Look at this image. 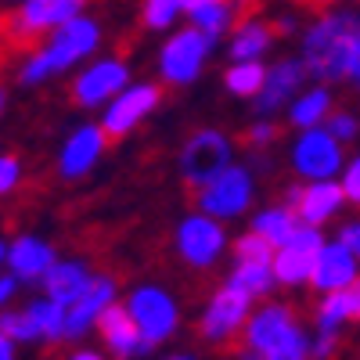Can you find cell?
I'll use <instances>...</instances> for the list:
<instances>
[{"mask_svg": "<svg viewBox=\"0 0 360 360\" xmlns=\"http://www.w3.org/2000/svg\"><path fill=\"white\" fill-rule=\"evenodd\" d=\"M94 332H98V339H101V346H105V353H108L112 360H137V356L148 353V346H144V339H141V332H137L130 310L123 307V299H119V303H112V307L101 314V321H98Z\"/></svg>", "mask_w": 360, "mask_h": 360, "instance_id": "21", "label": "cell"}, {"mask_svg": "<svg viewBox=\"0 0 360 360\" xmlns=\"http://www.w3.org/2000/svg\"><path fill=\"white\" fill-rule=\"evenodd\" d=\"M130 62L123 54H105V58H90L86 65H79L72 86H69V94L79 108H90V112H101L119 90H123L130 83Z\"/></svg>", "mask_w": 360, "mask_h": 360, "instance_id": "14", "label": "cell"}, {"mask_svg": "<svg viewBox=\"0 0 360 360\" xmlns=\"http://www.w3.org/2000/svg\"><path fill=\"white\" fill-rule=\"evenodd\" d=\"M231 259H274V245L256 231H242L231 238Z\"/></svg>", "mask_w": 360, "mask_h": 360, "instance_id": "32", "label": "cell"}, {"mask_svg": "<svg viewBox=\"0 0 360 360\" xmlns=\"http://www.w3.org/2000/svg\"><path fill=\"white\" fill-rule=\"evenodd\" d=\"M328 231L324 227H310V224H299V231L288 238L281 249H274V278H278V288L285 292H299V288H310V274H314V259H317V249L324 245Z\"/></svg>", "mask_w": 360, "mask_h": 360, "instance_id": "15", "label": "cell"}, {"mask_svg": "<svg viewBox=\"0 0 360 360\" xmlns=\"http://www.w3.org/2000/svg\"><path fill=\"white\" fill-rule=\"evenodd\" d=\"M58 259V249L40 234H18L8 242V270L22 281V285H40L44 274L54 266Z\"/></svg>", "mask_w": 360, "mask_h": 360, "instance_id": "22", "label": "cell"}, {"mask_svg": "<svg viewBox=\"0 0 360 360\" xmlns=\"http://www.w3.org/2000/svg\"><path fill=\"white\" fill-rule=\"evenodd\" d=\"M18 288H22V281L11 274V270H8V274H0V310H8V303L15 299Z\"/></svg>", "mask_w": 360, "mask_h": 360, "instance_id": "40", "label": "cell"}, {"mask_svg": "<svg viewBox=\"0 0 360 360\" xmlns=\"http://www.w3.org/2000/svg\"><path fill=\"white\" fill-rule=\"evenodd\" d=\"M0 360H15V342L0 332Z\"/></svg>", "mask_w": 360, "mask_h": 360, "instance_id": "43", "label": "cell"}, {"mask_svg": "<svg viewBox=\"0 0 360 360\" xmlns=\"http://www.w3.org/2000/svg\"><path fill=\"white\" fill-rule=\"evenodd\" d=\"M4 108H8V90L0 86V115H4Z\"/></svg>", "mask_w": 360, "mask_h": 360, "instance_id": "46", "label": "cell"}, {"mask_svg": "<svg viewBox=\"0 0 360 360\" xmlns=\"http://www.w3.org/2000/svg\"><path fill=\"white\" fill-rule=\"evenodd\" d=\"M8 263V242H0V266Z\"/></svg>", "mask_w": 360, "mask_h": 360, "instance_id": "47", "label": "cell"}, {"mask_svg": "<svg viewBox=\"0 0 360 360\" xmlns=\"http://www.w3.org/2000/svg\"><path fill=\"white\" fill-rule=\"evenodd\" d=\"M94 274H98V270H90V266H86V259H79V256H58V259H54V266L44 274L40 288H44V295H51V299H54V303L72 307L76 299L90 288Z\"/></svg>", "mask_w": 360, "mask_h": 360, "instance_id": "23", "label": "cell"}, {"mask_svg": "<svg viewBox=\"0 0 360 360\" xmlns=\"http://www.w3.org/2000/svg\"><path fill=\"white\" fill-rule=\"evenodd\" d=\"M281 202H288L299 213V220L310 224V227L339 224L346 205H349L339 176L335 180H295L292 176V184H285V191H281Z\"/></svg>", "mask_w": 360, "mask_h": 360, "instance_id": "13", "label": "cell"}, {"mask_svg": "<svg viewBox=\"0 0 360 360\" xmlns=\"http://www.w3.org/2000/svg\"><path fill=\"white\" fill-rule=\"evenodd\" d=\"M220 83H224V90L231 98L252 105L259 98L263 83H266V62H227Z\"/></svg>", "mask_w": 360, "mask_h": 360, "instance_id": "28", "label": "cell"}, {"mask_svg": "<svg viewBox=\"0 0 360 360\" xmlns=\"http://www.w3.org/2000/svg\"><path fill=\"white\" fill-rule=\"evenodd\" d=\"M252 310H256V299L224 278L213 292L205 295V303L195 317V332L209 349L231 353L238 346V339H242Z\"/></svg>", "mask_w": 360, "mask_h": 360, "instance_id": "6", "label": "cell"}, {"mask_svg": "<svg viewBox=\"0 0 360 360\" xmlns=\"http://www.w3.org/2000/svg\"><path fill=\"white\" fill-rule=\"evenodd\" d=\"M173 256L191 274H209L224 259H231V231L224 220L191 209L173 227Z\"/></svg>", "mask_w": 360, "mask_h": 360, "instance_id": "8", "label": "cell"}, {"mask_svg": "<svg viewBox=\"0 0 360 360\" xmlns=\"http://www.w3.org/2000/svg\"><path fill=\"white\" fill-rule=\"evenodd\" d=\"M162 98H166V86H162L159 79H130V83L101 108L98 123L105 127V134H108L112 141H123V137H130L134 130H141L148 119L162 108Z\"/></svg>", "mask_w": 360, "mask_h": 360, "instance_id": "12", "label": "cell"}, {"mask_svg": "<svg viewBox=\"0 0 360 360\" xmlns=\"http://www.w3.org/2000/svg\"><path fill=\"white\" fill-rule=\"evenodd\" d=\"M299 58L310 79L328 86H353L360 94V11L353 4L321 8L299 33Z\"/></svg>", "mask_w": 360, "mask_h": 360, "instance_id": "1", "label": "cell"}, {"mask_svg": "<svg viewBox=\"0 0 360 360\" xmlns=\"http://www.w3.org/2000/svg\"><path fill=\"white\" fill-rule=\"evenodd\" d=\"M346 144L328 130V127H310L295 130L288 144V169L295 180H335L346 166Z\"/></svg>", "mask_w": 360, "mask_h": 360, "instance_id": "11", "label": "cell"}, {"mask_svg": "<svg viewBox=\"0 0 360 360\" xmlns=\"http://www.w3.org/2000/svg\"><path fill=\"white\" fill-rule=\"evenodd\" d=\"M112 137L105 134L101 123H79L69 130V137L58 148V176L62 180H83L86 173H94V166L105 159Z\"/></svg>", "mask_w": 360, "mask_h": 360, "instance_id": "18", "label": "cell"}, {"mask_svg": "<svg viewBox=\"0 0 360 360\" xmlns=\"http://www.w3.org/2000/svg\"><path fill=\"white\" fill-rule=\"evenodd\" d=\"M339 184H342L349 205L360 209V152H353V155L346 159V166H342V173H339Z\"/></svg>", "mask_w": 360, "mask_h": 360, "instance_id": "36", "label": "cell"}, {"mask_svg": "<svg viewBox=\"0 0 360 360\" xmlns=\"http://www.w3.org/2000/svg\"><path fill=\"white\" fill-rule=\"evenodd\" d=\"M310 83V72H307V62L299 54H278L274 62L266 65V83L259 90V98L252 101V112L256 115H285V108L292 105V98L299 94Z\"/></svg>", "mask_w": 360, "mask_h": 360, "instance_id": "16", "label": "cell"}, {"mask_svg": "<svg viewBox=\"0 0 360 360\" xmlns=\"http://www.w3.org/2000/svg\"><path fill=\"white\" fill-rule=\"evenodd\" d=\"M162 360H202L198 353H184V349H180V353H166Z\"/></svg>", "mask_w": 360, "mask_h": 360, "instance_id": "45", "label": "cell"}, {"mask_svg": "<svg viewBox=\"0 0 360 360\" xmlns=\"http://www.w3.org/2000/svg\"><path fill=\"white\" fill-rule=\"evenodd\" d=\"M360 278V259L339 242V238H324V245L317 249L314 259V274H310V292L324 295V292H339L346 285H353Z\"/></svg>", "mask_w": 360, "mask_h": 360, "instance_id": "20", "label": "cell"}, {"mask_svg": "<svg viewBox=\"0 0 360 360\" xmlns=\"http://www.w3.org/2000/svg\"><path fill=\"white\" fill-rule=\"evenodd\" d=\"M123 307L130 310L148 353L169 346L180 335V328H184V307H180V299H176V292L169 285L141 281V285L127 288Z\"/></svg>", "mask_w": 360, "mask_h": 360, "instance_id": "4", "label": "cell"}, {"mask_svg": "<svg viewBox=\"0 0 360 360\" xmlns=\"http://www.w3.org/2000/svg\"><path fill=\"white\" fill-rule=\"evenodd\" d=\"M224 278L231 285H238L242 292H249L256 303H259V299H270V295L278 292V278H274L270 259H231Z\"/></svg>", "mask_w": 360, "mask_h": 360, "instance_id": "27", "label": "cell"}, {"mask_svg": "<svg viewBox=\"0 0 360 360\" xmlns=\"http://www.w3.org/2000/svg\"><path fill=\"white\" fill-rule=\"evenodd\" d=\"M25 307L33 310V317L40 324V335H44L47 346L65 342V307L62 303H54L51 295H37V299H29Z\"/></svg>", "mask_w": 360, "mask_h": 360, "instance_id": "29", "label": "cell"}, {"mask_svg": "<svg viewBox=\"0 0 360 360\" xmlns=\"http://www.w3.org/2000/svg\"><path fill=\"white\" fill-rule=\"evenodd\" d=\"M335 238H339V242H342L356 259H360V213H356V217H349V220H339Z\"/></svg>", "mask_w": 360, "mask_h": 360, "instance_id": "38", "label": "cell"}, {"mask_svg": "<svg viewBox=\"0 0 360 360\" xmlns=\"http://www.w3.org/2000/svg\"><path fill=\"white\" fill-rule=\"evenodd\" d=\"M231 360H314L310 324L288 299H259Z\"/></svg>", "mask_w": 360, "mask_h": 360, "instance_id": "2", "label": "cell"}, {"mask_svg": "<svg viewBox=\"0 0 360 360\" xmlns=\"http://www.w3.org/2000/svg\"><path fill=\"white\" fill-rule=\"evenodd\" d=\"M238 162V137L220 127H198L184 137L176 152V176L188 191H198L227 166Z\"/></svg>", "mask_w": 360, "mask_h": 360, "instance_id": "9", "label": "cell"}, {"mask_svg": "<svg viewBox=\"0 0 360 360\" xmlns=\"http://www.w3.org/2000/svg\"><path fill=\"white\" fill-rule=\"evenodd\" d=\"M335 108H339V105H335V86L310 79V83L292 98V105L285 108V123H288L292 130L324 127V123H328V115H332Z\"/></svg>", "mask_w": 360, "mask_h": 360, "instance_id": "24", "label": "cell"}, {"mask_svg": "<svg viewBox=\"0 0 360 360\" xmlns=\"http://www.w3.org/2000/svg\"><path fill=\"white\" fill-rule=\"evenodd\" d=\"M356 213H360V209H356Z\"/></svg>", "mask_w": 360, "mask_h": 360, "instance_id": "49", "label": "cell"}, {"mask_svg": "<svg viewBox=\"0 0 360 360\" xmlns=\"http://www.w3.org/2000/svg\"><path fill=\"white\" fill-rule=\"evenodd\" d=\"M299 213L288 205V202H270V205H259L252 209V217H249V231H256L259 238H266L274 249H281L288 238L299 231Z\"/></svg>", "mask_w": 360, "mask_h": 360, "instance_id": "26", "label": "cell"}, {"mask_svg": "<svg viewBox=\"0 0 360 360\" xmlns=\"http://www.w3.org/2000/svg\"><path fill=\"white\" fill-rule=\"evenodd\" d=\"M0 332H4L15 346H29V342H44L40 335V324L33 317V310L22 307V310H0Z\"/></svg>", "mask_w": 360, "mask_h": 360, "instance_id": "31", "label": "cell"}, {"mask_svg": "<svg viewBox=\"0 0 360 360\" xmlns=\"http://www.w3.org/2000/svg\"><path fill=\"white\" fill-rule=\"evenodd\" d=\"M90 0H18L11 11L0 15V47L4 51H29L47 33L69 18L83 15Z\"/></svg>", "mask_w": 360, "mask_h": 360, "instance_id": "5", "label": "cell"}, {"mask_svg": "<svg viewBox=\"0 0 360 360\" xmlns=\"http://www.w3.org/2000/svg\"><path fill=\"white\" fill-rule=\"evenodd\" d=\"M65 360H112L105 349H90V346H72L65 353Z\"/></svg>", "mask_w": 360, "mask_h": 360, "instance_id": "41", "label": "cell"}, {"mask_svg": "<svg viewBox=\"0 0 360 360\" xmlns=\"http://www.w3.org/2000/svg\"><path fill=\"white\" fill-rule=\"evenodd\" d=\"M8 4H18V0H8Z\"/></svg>", "mask_w": 360, "mask_h": 360, "instance_id": "48", "label": "cell"}, {"mask_svg": "<svg viewBox=\"0 0 360 360\" xmlns=\"http://www.w3.org/2000/svg\"><path fill=\"white\" fill-rule=\"evenodd\" d=\"M101 47V22L94 15H76L65 25H58L54 33H47L37 47H29L22 65H18V83L22 86H44L47 79L72 72L86 65Z\"/></svg>", "mask_w": 360, "mask_h": 360, "instance_id": "3", "label": "cell"}, {"mask_svg": "<svg viewBox=\"0 0 360 360\" xmlns=\"http://www.w3.org/2000/svg\"><path fill=\"white\" fill-rule=\"evenodd\" d=\"M205 4H213V0H180V8H184V18L195 15L198 8H205Z\"/></svg>", "mask_w": 360, "mask_h": 360, "instance_id": "44", "label": "cell"}, {"mask_svg": "<svg viewBox=\"0 0 360 360\" xmlns=\"http://www.w3.org/2000/svg\"><path fill=\"white\" fill-rule=\"evenodd\" d=\"M184 18V8H180V0H141V25L148 33H169L176 29Z\"/></svg>", "mask_w": 360, "mask_h": 360, "instance_id": "30", "label": "cell"}, {"mask_svg": "<svg viewBox=\"0 0 360 360\" xmlns=\"http://www.w3.org/2000/svg\"><path fill=\"white\" fill-rule=\"evenodd\" d=\"M256 169L249 162H234L224 173H217L213 180H205L198 191H191V202L202 213L217 217L224 224H234L252 213L256 205Z\"/></svg>", "mask_w": 360, "mask_h": 360, "instance_id": "10", "label": "cell"}, {"mask_svg": "<svg viewBox=\"0 0 360 360\" xmlns=\"http://www.w3.org/2000/svg\"><path fill=\"white\" fill-rule=\"evenodd\" d=\"M22 184V159L15 155H0V198L11 195Z\"/></svg>", "mask_w": 360, "mask_h": 360, "instance_id": "37", "label": "cell"}, {"mask_svg": "<svg viewBox=\"0 0 360 360\" xmlns=\"http://www.w3.org/2000/svg\"><path fill=\"white\" fill-rule=\"evenodd\" d=\"M324 127L349 148V144L360 137V112H353V108H335L332 115H328V123H324Z\"/></svg>", "mask_w": 360, "mask_h": 360, "instance_id": "34", "label": "cell"}, {"mask_svg": "<svg viewBox=\"0 0 360 360\" xmlns=\"http://www.w3.org/2000/svg\"><path fill=\"white\" fill-rule=\"evenodd\" d=\"M281 137V127H278V119H266V115H256L249 130H245V148L249 152H270V148L278 144Z\"/></svg>", "mask_w": 360, "mask_h": 360, "instance_id": "33", "label": "cell"}, {"mask_svg": "<svg viewBox=\"0 0 360 360\" xmlns=\"http://www.w3.org/2000/svg\"><path fill=\"white\" fill-rule=\"evenodd\" d=\"M310 324L314 328H335V332H346L349 324H360V278L339 292L317 295V303L310 310Z\"/></svg>", "mask_w": 360, "mask_h": 360, "instance_id": "25", "label": "cell"}, {"mask_svg": "<svg viewBox=\"0 0 360 360\" xmlns=\"http://www.w3.org/2000/svg\"><path fill=\"white\" fill-rule=\"evenodd\" d=\"M270 22H274V29H278V37H299V33H303V18H299L295 11H278L274 18H270Z\"/></svg>", "mask_w": 360, "mask_h": 360, "instance_id": "39", "label": "cell"}, {"mask_svg": "<svg viewBox=\"0 0 360 360\" xmlns=\"http://www.w3.org/2000/svg\"><path fill=\"white\" fill-rule=\"evenodd\" d=\"M310 349H314V360H335L339 349H342V332L310 324Z\"/></svg>", "mask_w": 360, "mask_h": 360, "instance_id": "35", "label": "cell"}, {"mask_svg": "<svg viewBox=\"0 0 360 360\" xmlns=\"http://www.w3.org/2000/svg\"><path fill=\"white\" fill-rule=\"evenodd\" d=\"M217 51V40L202 33L198 25L184 22L169 29L159 44V54H155V76L166 90H188L191 83L202 79L209 58Z\"/></svg>", "mask_w": 360, "mask_h": 360, "instance_id": "7", "label": "cell"}, {"mask_svg": "<svg viewBox=\"0 0 360 360\" xmlns=\"http://www.w3.org/2000/svg\"><path fill=\"white\" fill-rule=\"evenodd\" d=\"M119 278L112 274V270H98L94 281H90V288L76 299L72 307H65V342H83L90 332L98 328L101 314L119 303Z\"/></svg>", "mask_w": 360, "mask_h": 360, "instance_id": "17", "label": "cell"}, {"mask_svg": "<svg viewBox=\"0 0 360 360\" xmlns=\"http://www.w3.org/2000/svg\"><path fill=\"white\" fill-rule=\"evenodd\" d=\"M303 4H310L314 11H321V8H342V4H353V0H303Z\"/></svg>", "mask_w": 360, "mask_h": 360, "instance_id": "42", "label": "cell"}, {"mask_svg": "<svg viewBox=\"0 0 360 360\" xmlns=\"http://www.w3.org/2000/svg\"><path fill=\"white\" fill-rule=\"evenodd\" d=\"M278 44V29L270 18H263L256 8L245 11L238 18V25L224 37V47H227V58L231 62H263V58L274 51Z\"/></svg>", "mask_w": 360, "mask_h": 360, "instance_id": "19", "label": "cell"}]
</instances>
